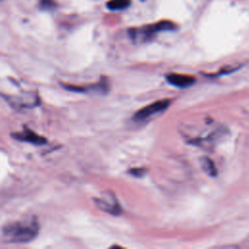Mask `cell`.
<instances>
[{"label":"cell","mask_w":249,"mask_h":249,"mask_svg":"<svg viewBox=\"0 0 249 249\" xmlns=\"http://www.w3.org/2000/svg\"><path fill=\"white\" fill-rule=\"evenodd\" d=\"M2 239L7 243H27L39 232L36 217H27L5 224L2 227Z\"/></svg>","instance_id":"6da1fadb"},{"label":"cell","mask_w":249,"mask_h":249,"mask_svg":"<svg viewBox=\"0 0 249 249\" xmlns=\"http://www.w3.org/2000/svg\"><path fill=\"white\" fill-rule=\"evenodd\" d=\"M176 29V25L169 20H160L157 23L145 25L139 28H131L128 30L130 38L138 42H146L152 39L157 33L161 31H170Z\"/></svg>","instance_id":"7a4b0ae2"},{"label":"cell","mask_w":249,"mask_h":249,"mask_svg":"<svg viewBox=\"0 0 249 249\" xmlns=\"http://www.w3.org/2000/svg\"><path fill=\"white\" fill-rule=\"evenodd\" d=\"M93 201L99 209L112 215H120L123 211L121 205L118 202V199L111 192L101 194L99 197H94Z\"/></svg>","instance_id":"3957f363"},{"label":"cell","mask_w":249,"mask_h":249,"mask_svg":"<svg viewBox=\"0 0 249 249\" xmlns=\"http://www.w3.org/2000/svg\"><path fill=\"white\" fill-rule=\"evenodd\" d=\"M169 104H170L169 99H160V100L155 101V102L139 109L137 112H135V114L133 115V120H135V121L147 120L151 116L164 111L169 106Z\"/></svg>","instance_id":"277c9868"},{"label":"cell","mask_w":249,"mask_h":249,"mask_svg":"<svg viewBox=\"0 0 249 249\" xmlns=\"http://www.w3.org/2000/svg\"><path fill=\"white\" fill-rule=\"evenodd\" d=\"M12 136L18 141L28 142L34 145H44L47 143V139L45 137L35 133L33 130L28 129L27 127H24L22 131L13 133Z\"/></svg>","instance_id":"5b68a950"},{"label":"cell","mask_w":249,"mask_h":249,"mask_svg":"<svg viewBox=\"0 0 249 249\" xmlns=\"http://www.w3.org/2000/svg\"><path fill=\"white\" fill-rule=\"evenodd\" d=\"M63 88H65L68 90L75 91V92H86V91H94V92H99V93H105L109 89V85L106 82L105 79L100 80L98 83L87 86V87H79V86H73V85H64L62 84Z\"/></svg>","instance_id":"8992f818"},{"label":"cell","mask_w":249,"mask_h":249,"mask_svg":"<svg viewBox=\"0 0 249 249\" xmlns=\"http://www.w3.org/2000/svg\"><path fill=\"white\" fill-rule=\"evenodd\" d=\"M166 81L177 88H189L193 84L196 83V79L193 76L184 75V74H178V73H170L166 75Z\"/></svg>","instance_id":"52a82bcc"},{"label":"cell","mask_w":249,"mask_h":249,"mask_svg":"<svg viewBox=\"0 0 249 249\" xmlns=\"http://www.w3.org/2000/svg\"><path fill=\"white\" fill-rule=\"evenodd\" d=\"M7 100L9 103L14 107H19V108H30L38 104V97L24 94L21 96H8Z\"/></svg>","instance_id":"ba28073f"},{"label":"cell","mask_w":249,"mask_h":249,"mask_svg":"<svg viewBox=\"0 0 249 249\" xmlns=\"http://www.w3.org/2000/svg\"><path fill=\"white\" fill-rule=\"evenodd\" d=\"M199 161H200L201 168L204 170L205 173H207L211 177H215L217 175V173H218L217 168L211 159H209L207 157H202V158H200Z\"/></svg>","instance_id":"9c48e42d"},{"label":"cell","mask_w":249,"mask_h":249,"mask_svg":"<svg viewBox=\"0 0 249 249\" xmlns=\"http://www.w3.org/2000/svg\"><path fill=\"white\" fill-rule=\"evenodd\" d=\"M131 0H110L106 3V7L111 11H120L128 8Z\"/></svg>","instance_id":"30bf717a"},{"label":"cell","mask_w":249,"mask_h":249,"mask_svg":"<svg viewBox=\"0 0 249 249\" xmlns=\"http://www.w3.org/2000/svg\"><path fill=\"white\" fill-rule=\"evenodd\" d=\"M39 6L42 10L52 11L56 7V3L53 0H40Z\"/></svg>","instance_id":"8fae6325"},{"label":"cell","mask_w":249,"mask_h":249,"mask_svg":"<svg viewBox=\"0 0 249 249\" xmlns=\"http://www.w3.org/2000/svg\"><path fill=\"white\" fill-rule=\"evenodd\" d=\"M146 169L145 168H142V167H138V168H132L129 170V173L132 174L133 176L135 177H142L145 175L146 173Z\"/></svg>","instance_id":"7c38bea8"}]
</instances>
